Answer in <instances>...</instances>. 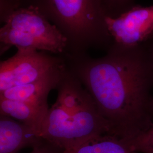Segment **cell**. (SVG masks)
Returning <instances> with one entry per match:
<instances>
[{
	"label": "cell",
	"instance_id": "1",
	"mask_svg": "<svg viewBox=\"0 0 153 153\" xmlns=\"http://www.w3.org/2000/svg\"><path fill=\"white\" fill-rule=\"evenodd\" d=\"M68 68L90 94L110 134L128 141L153 124V67L146 44H112L105 55L63 56Z\"/></svg>",
	"mask_w": 153,
	"mask_h": 153
},
{
	"label": "cell",
	"instance_id": "2",
	"mask_svg": "<svg viewBox=\"0 0 153 153\" xmlns=\"http://www.w3.org/2000/svg\"><path fill=\"white\" fill-rule=\"evenodd\" d=\"M38 10L68 40L64 55L87 53L90 49L107 51L113 43L108 31L103 0H16Z\"/></svg>",
	"mask_w": 153,
	"mask_h": 153
},
{
	"label": "cell",
	"instance_id": "3",
	"mask_svg": "<svg viewBox=\"0 0 153 153\" xmlns=\"http://www.w3.org/2000/svg\"><path fill=\"white\" fill-rule=\"evenodd\" d=\"M1 55L12 47L64 55L68 40L36 8L16 0H0Z\"/></svg>",
	"mask_w": 153,
	"mask_h": 153
},
{
	"label": "cell",
	"instance_id": "4",
	"mask_svg": "<svg viewBox=\"0 0 153 153\" xmlns=\"http://www.w3.org/2000/svg\"><path fill=\"white\" fill-rule=\"evenodd\" d=\"M65 64L63 56L35 49H18L0 62V93L38 81Z\"/></svg>",
	"mask_w": 153,
	"mask_h": 153
},
{
	"label": "cell",
	"instance_id": "5",
	"mask_svg": "<svg viewBox=\"0 0 153 153\" xmlns=\"http://www.w3.org/2000/svg\"><path fill=\"white\" fill-rule=\"evenodd\" d=\"M112 44L134 47L153 39V5H134L116 18L105 17Z\"/></svg>",
	"mask_w": 153,
	"mask_h": 153
},
{
	"label": "cell",
	"instance_id": "6",
	"mask_svg": "<svg viewBox=\"0 0 153 153\" xmlns=\"http://www.w3.org/2000/svg\"><path fill=\"white\" fill-rule=\"evenodd\" d=\"M67 68L66 63L38 81L7 89L0 93V98L24 102L49 109L48 97L51 91L57 88Z\"/></svg>",
	"mask_w": 153,
	"mask_h": 153
},
{
	"label": "cell",
	"instance_id": "7",
	"mask_svg": "<svg viewBox=\"0 0 153 153\" xmlns=\"http://www.w3.org/2000/svg\"><path fill=\"white\" fill-rule=\"evenodd\" d=\"M43 139L25 124L0 115V153H19L32 148Z\"/></svg>",
	"mask_w": 153,
	"mask_h": 153
},
{
	"label": "cell",
	"instance_id": "8",
	"mask_svg": "<svg viewBox=\"0 0 153 153\" xmlns=\"http://www.w3.org/2000/svg\"><path fill=\"white\" fill-rule=\"evenodd\" d=\"M48 109L21 101L0 98V115L9 116L30 127L40 136Z\"/></svg>",
	"mask_w": 153,
	"mask_h": 153
},
{
	"label": "cell",
	"instance_id": "9",
	"mask_svg": "<svg viewBox=\"0 0 153 153\" xmlns=\"http://www.w3.org/2000/svg\"><path fill=\"white\" fill-rule=\"evenodd\" d=\"M125 141L107 134L92 137L64 153H131Z\"/></svg>",
	"mask_w": 153,
	"mask_h": 153
},
{
	"label": "cell",
	"instance_id": "10",
	"mask_svg": "<svg viewBox=\"0 0 153 153\" xmlns=\"http://www.w3.org/2000/svg\"><path fill=\"white\" fill-rule=\"evenodd\" d=\"M124 141L132 152L153 153V124L136 137Z\"/></svg>",
	"mask_w": 153,
	"mask_h": 153
},
{
	"label": "cell",
	"instance_id": "11",
	"mask_svg": "<svg viewBox=\"0 0 153 153\" xmlns=\"http://www.w3.org/2000/svg\"><path fill=\"white\" fill-rule=\"evenodd\" d=\"M135 0H103L107 16L116 18L135 5Z\"/></svg>",
	"mask_w": 153,
	"mask_h": 153
},
{
	"label": "cell",
	"instance_id": "12",
	"mask_svg": "<svg viewBox=\"0 0 153 153\" xmlns=\"http://www.w3.org/2000/svg\"><path fill=\"white\" fill-rule=\"evenodd\" d=\"M64 150L43 138L31 148L30 153H64Z\"/></svg>",
	"mask_w": 153,
	"mask_h": 153
},
{
	"label": "cell",
	"instance_id": "13",
	"mask_svg": "<svg viewBox=\"0 0 153 153\" xmlns=\"http://www.w3.org/2000/svg\"><path fill=\"white\" fill-rule=\"evenodd\" d=\"M146 45L148 47V51L149 52V54L150 56V58L152 60V64H153V39L150 40L149 42H148L147 43H146Z\"/></svg>",
	"mask_w": 153,
	"mask_h": 153
},
{
	"label": "cell",
	"instance_id": "14",
	"mask_svg": "<svg viewBox=\"0 0 153 153\" xmlns=\"http://www.w3.org/2000/svg\"><path fill=\"white\" fill-rule=\"evenodd\" d=\"M137 153V152H132V153Z\"/></svg>",
	"mask_w": 153,
	"mask_h": 153
}]
</instances>
